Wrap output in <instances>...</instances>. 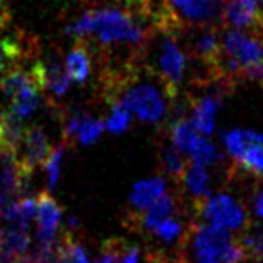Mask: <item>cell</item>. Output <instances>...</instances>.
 I'll return each instance as SVG.
<instances>
[{"label":"cell","instance_id":"cell-1","mask_svg":"<svg viewBox=\"0 0 263 263\" xmlns=\"http://www.w3.org/2000/svg\"><path fill=\"white\" fill-rule=\"evenodd\" d=\"M66 34L78 42H87L92 37L102 50L124 46L134 54L144 55L158 30L149 21L124 7H102L82 12L66 27Z\"/></svg>","mask_w":263,"mask_h":263},{"label":"cell","instance_id":"cell-2","mask_svg":"<svg viewBox=\"0 0 263 263\" xmlns=\"http://www.w3.org/2000/svg\"><path fill=\"white\" fill-rule=\"evenodd\" d=\"M147 69L163 84L170 102L178 98L184 79L186 55L176 34L158 32V41H155V64L147 66Z\"/></svg>","mask_w":263,"mask_h":263},{"label":"cell","instance_id":"cell-3","mask_svg":"<svg viewBox=\"0 0 263 263\" xmlns=\"http://www.w3.org/2000/svg\"><path fill=\"white\" fill-rule=\"evenodd\" d=\"M235 236L208 223H193L188 240L191 263H223Z\"/></svg>","mask_w":263,"mask_h":263},{"label":"cell","instance_id":"cell-4","mask_svg":"<svg viewBox=\"0 0 263 263\" xmlns=\"http://www.w3.org/2000/svg\"><path fill=\"white\" fill-rule=\"evenodd\" d=\"M193 211L208 224H215L227 232H243L252 224L247 208L228 195L210 196Z\"/></svg>","mask_w":263,"mask_h":263},{"label":"cell","instance_id":"cell-5","mask_svg":"<svg viewBox=\"0 0 263 263\" xmlns=\"http://www.w3.org/2000/svg\"><path fill=\"white\" fill-rule=\"evenodd\" d=\"M22 146L24 153L22 156H18L21 175L32 178L37 168L46 166V161L49 159L50 153H52V147H50L46 131L41 126H30L25 129Z\"/></svg>","mask_w":263,"mask_h":263},{"label":"cell","instance_id":"cell-6","mask_svg":"<svg viewBox=\"0 0 263 263\" xmlns=\"http://www.w3.org/2000/svg\"><path fill=\"white\" fill-rule=\"evenodd\" d=\"M37 233L35 243L46 247L55 245V233L61 227L62 220V208L59 206L49 191H42L37 195Z\"/></svg>","mask_w":263,"mask_h":263},{"label":"cell","instance_id":"cell-7","mask_svg":"<svg viewBox=\"0 0 263 263\" xmlns=\"http://www.w3.org/2000/svg\"><path fill=\"white\" fill-rule=\"evenodd\" d=\"M30 72L34 76L37 86L41 87V91H49L52 96L61 98L70 87V78L67 74L66 64L59 61V57L50 55L46 61L35 62L30 67Z\"/></svg>","mask_w":263,"mask_h":263},{"label":"cell","instance_id":"cell-8","mask_svg":"<svg viewBox=\"0 0 263 263\" xmlns=\"http://www.w3.org/2000/svg\"><path fill=\"white\" fill-rule=\"evenodd\" d=\"M21 163L18 155L0 151V215L15 200L21 191Z\"/></svg>","mask_w":263,"mask_h":263},{"label":"cell","instance_id":"cell-9","mask_svg":"<svg viewBox=\"0 0 263 263\" xmlns=\"http://www.w3.org/2000/svg\"><path fill=\"white\" fill-rule=\"evenodd\" d=\"M191 98H193V109H191L190 123L196 129V133L206 138L215 131L216 112L220 111L224 98L215 94H204L201 98L191 94Z\"/></svg>","mask_w":263,"mask_h":263},{"label":"cell","instance_id":"cell-10","mask_svg":"<svg viewBox=\"0 0 263 263\" xmlns=\"http://www.w3.org/2000/svg\"><path fill=\"white\" fill-rule=\"evenodd\" d=\"M164 193H166V179L163 176H155L136 183L133 186V191L129 195V204H131L129 215H143Z\"/></svg>","mask_w":263,"mask_h":263},{"label":"cell","instance_id":"cell-11","mask_svg":"<svg viewBox=\"0 0 263 263\" xmlns=\"http://www.w3.org/2000/svg\"><path fill=\"white\" fill-rule=\"evenodd\" d=\"M261 18L260 0H230L224 12V24L236 30L253 29Z\"/></svg>","mask_w":263,"mask_h":263},{"label":"cell","instance_id":"cell-12","mask_svg":"<svg viewBox=\"0 0 263 263\" xmlns=\"http://www.w3.org/2000/svg\"><path fill=\"white\" fill-rule=\"evenodd\" d=\"M29 44H34V41H27V35L0 39V79L12 69L21 67V62L30 55Z\"/></svg>","mask_w":263,"mask_h":263},{"label":"cell","instance_id":"cell-13","mask_svg":"<svg viewBox=\"0 0 263 263\" xmlns=\"http://www.w3.org/2000/svg\"><path fill=\"white\" fill-rule=\"evenodd\" d=\"M210 184H211V179L208 175V170L204 168V166H200L193 161H188L181 186H184L186 191H188V195L191 196V204H193V208H196L198 204H201L203 201H206L211 196Z\"/></svg>","mask_w":263,"mask_h":263},{"label":"cell","instance_id":"cell-14","mask_svg":"<svg viewBox=\"0 0 263 263\" xmlns=\"http://www.w3.org/2000/svg\"><path fill=\"white\" fill-rule=\"evenodd\" d=\"M92 49L87 42H76V46L70 49V52L66 57V69L70 81L84 84L91 76L92 67Z\"/></svg>","mask_w":263,"mask_h":263},{"label":"cell","instance_id":"cell-15","mask_svg":"<svg viewBox=\"0 0 263 263\" xmlns=\"http://www.w3.org/2000/svg\"><path fill=\"white\" fill-rule=\"evenodd\" d=\"M224 147L233 158L235 163H240L250 149L263 143V134L252 129H232L223 136Z\"/></svg>","mask_w":263,"mask_h":263},{"label":"cell","instance_id":"cell-16","mask_svg":"<svg viewBox=\"0 0 263 263\" xmlns=\"http://www.w3.org/2000/svg\"><path fill=\"white\" fill-rule=\"evenodd\" d=\"M24 133L25 129L22 126V119L10 111L5 112L4 121L0 123V151H9L18 155Z\"/></svg>","mask_w":263,"mask_h":263},{"label":"cell","instance_id":"cell-17","mask_svg":"<svg viewBox=\"0 0 263 263\" xmlns=\"http://www.w3.org/2000/svg\"><path fill=\"white\" fill-rule=\"evenodd\" d=\"M161 166H163L164 175H168L175 184L181 186L188 161L183 158V153L173 143L164 146L161 149Z\"/></svg>","mask_w":263,"mask_h":263},{"label":"cell","instance_id":"cell-18","mask_svg":"<svg viewBox=\"0 0 263 263\" xmlns=\"http://www.w3.org/2000/svg\"><path fill=\"white\" fill-rule=\"evenodd\" d=\"M41 87L37 84H30L27 87H24L21 92H17L14 98L10 99V112H14L15 116L21 119L29 118L35 112L37 106H39V94Z\"/></svg>","mask_w":263,"mask_h":263},{"label":"cell","instance_id":"cell-19","mask_svg":"<svg viewBox=\"0 0 263 263\" xmlns=\"http://www.w3.org/2000/svg\"><path fill=\"white\" fill-rule=\"evenodd\" d=\"M236 238H238L240 245L245 250L248 260H263V223H252Z\"/></svg>","mask_w":263,"mask_h":263},{"label":"cell","instance_id":"cell-20","mask_svg":"<svg viewBox=\"0 0 263 263\" xmlns=\"http://www.w3.org/2000/svg\"><path fill=\"white\" fill-rule=\"evenodd\" d=\"M55 263H89L84 247L72 236L70 232H66L57 245Z\"/></svg>","mask_w":263,"mask_h":263},{"label":"cell","instance_id":"cell-21","mask_svg":"<svg viewBox=\"0 0 263 263\" xmlns=\"http://www.w3.org/2000/svg\"><path fill=\"white\" fill-rule=\"evenodd\" d=\"M30 84H37L34 76L30 70H25L22 66L12 69L10 72H7L0 79V92L4 98L12 99L17 92H21L24 87H27Z\"/></svg>","mask_w":263,"mask_h":263},{"label":"cell","instance_id":"cell-22","mask_svg":"<svg viewBox=\"0 0 263 263\" xmlns=\"http://www.w3.org/2000/svg\"><path fill=\"white\" fill-rule=\"evenodd\" d=\"M2 250L15 256H22L25 253H29L30 250L29 230L7 224V228L2 232Z\"/></svg>","mask_w":263,"mask_h":263},{"label":"cell","instance_id":"cell-23","mask_svg":"<svg viewBox=\"0 0 263 263\" xmlns=\"http://www.w3.org/2000/svg\"><path fill=\"white\" fill-rule=\"evenodd\" d=\"M190 161H193L200 166H218L223 163V155L218 151V147L208 141L204 136H198L193 149L190 153Z\"/></svg>","mask_w":263,"mask_h":263},{"label":"cell","instance_id":"cell-24","mask_svg":"<svg viewBox=\"0 0 263 263\" xmlns=\"http://www.w3.org/2000/svg\"><path fill=\"white\" fill-rule=\"evenodd\" d=\"M171 129V143L175 144L183 155L190 156L191 149L198 139V133L193 126H191L190 121H183V123H178L175 126L170 127Z\"/></svg>","mask_w":263,"mask_h":263},{"label":"cell","instance_id":"cell-25","mask_svg":"<svg viewBox=\"0 0 263 263\" xmlns=\"http://www.w3.org/2000/svg\"><path fill=\"white\" fill-rule=\"evenodd\" d=\"M131 121V112L121 104V102H112L111 104V112L104 123V127L111 134H119L127 129Z\"/></svg>","mask_w":263,"mask_h":263},{"label":"cell","instance_id":"cell-26","mask_svg":"<svg viewBox=\"0 0 263 263\" xmlns=\"http://www.w3.org/2000/svg\"><path fill=\"white\" fill-rule=\"evenodd\" d=\"M236 164L240 166V170L243 173L263 178V143L255 146L253 149H250L247 153V156Z\"/></svg>","mask_w":263,"mask_h":263},{"label":"cell","instance_id":"cell-27","mask_svg":"<svg viewBox=\"0 0 263 263\" xmlns=\"http://www.w3.org/2000/svg\"><path fill=\"white\" fill-rule=\"evenodd\" d=\"M64 151H66V143H61L57 147H54L52 153H50L49 159L46 161V171H47V183H49V190L52 191L57 181H59V176H61V163H62V156H64Z\"/></svg>","mask_w":263,"mask_h":263},{"label":"cell","instance_id":"cell-28","mask_svg":"<svg viewBox=\"0 0 263 263\" xmlns=\"http://www.w3.org/2000/svg\"><path fill=\"white\" fill-rule=\"evenodd\" d=\"M102 131H104V124H102L99 119L89 116L84 121V124L81 126L79 134H78V139H79V143L82 146H89V144L96 143V141L101 138Z\"/></svg>","mask_w":263,"mask_h":263},{"label":"cell","instance_id":"cell-29","mask_svg":"<svg viewBox=\"0 0 263 263\" xmlns=\"http://www.w3.org/2000/svg\"><path fill=\"white\" fill-rule=\"evenodd\" d=\"M87 118H89L87 114L84 111H81V109H76V111L69 112V116H66V119H64V129H62L64 143H69L74 138H78L81 126L84 124V121Z\"/></svg>","mask_w":263,"mask_h":263},{"label":"cell","instance_id":"cell-30","mask_svg":"<svg viewBox=\"0 0 263 263\" xmlns=\"http://www.w3.org/2000/svg\"><path fill=\"white\" fill-rule=\"evenodd\" d=\"M96 263H123L118 252V238H109L102 243L99 258L96 260Z\"/></svg>","mask_w":263,"mask_h":263},{"label":"cell","instance_id":"cell-31","mask_svg":"<svg viewBox=\"0 0 263 263\" xmlns=\"http://www.w3.org/2000/svg\"><path fill=\"white\" fill-rule=\"evenodd\" d=\"M118 252L123 263H139L141 252L136 245H131V243H127L126 240L118 238Z\"/></svg>","mask_w":263,"mask_h":263},{"label":"cell","instance_id":"cell-32","mask_svg":"<svg viewBox=\"0 0 263 263\" xmlns=\"http://www.w3.org/2000/svg\"><path fill=\"white\" fill-rule=\"evenodd\" d=\"M253 211L258 218H263V184L258 186V190H255L253 195Z\"/></svg>","mask_w":263,"mask_h":263},{"label":"cell","instance_id":"cell-33","mask_svg":"<svg viewBox=\"0 0 263 263\" xmlns=\"http://www.w3.org/2000/svg\"><path fill=\"white\" fill-rule=\"evenodd\" d=\"M17 258H18V256L5 252V250H0V263H15Z\"/></svg>","mask_w":263,"mask_h":263},{"label":"cell","instance_id":"cell-34","mask_svg":"<svg viewBox=\"0 0 263 263\" xmlns=\"http://www.w3.org/2000/svg\"><path fill=\"white\" fill-rule=\"evenodd\" d=\"M15 263H39V261L32 258V256H30L29 253H25V255H22V256H18V258L15 260Z\"/></svg>","mask_w":263,"mask_h":263},{"label":"cell","instance_id":"cell-35","mask_svg":"<svg viewBox=\"0 0 263 263\" xmlns=\"http://www.w3.org/2000/svg\"><path fill=\"white\" fill-rule=\"evenodd\" d=\"M255 263H263V260H260V261H255Z\"/></svg>","mask_w":263,"mask_h":263},{"label":"cell","instance_id":"cell-36","mask_svg":"<svg viewBox=\"0 0 263 263\" xmlns=\"http://www.w3.org/2000/svg\"><path fill=\"white\" fill-rule=\"evenodd\" d=\"M114 2H118V0H114Z\"/></svg>","mask_w":263,"mask_h":263}]
</instances>
